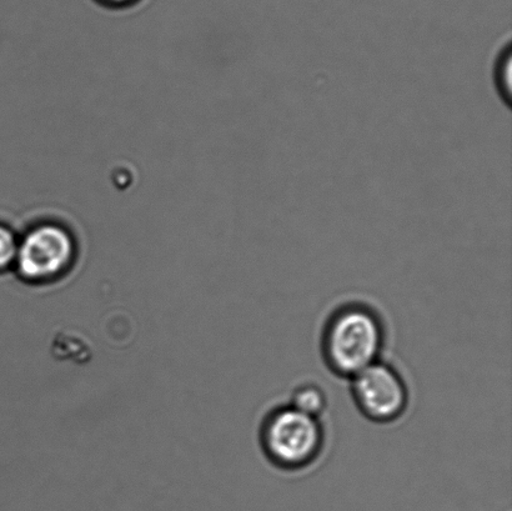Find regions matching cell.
<instances>
[{
  "instance_id": "1",
  "label": "cell",
  "mask_w": 512,
  "mask_h": 511,
  "mask_svg": "<svg viewBox=\"0 0 512 511\" xmlns=\"http://www.w3.org/2000/svg\"><path fill=\"white\" fill-rule=\"evenodd\" d=\"M385 339L383 319L371 305L341 304L329 315L321 330V357L336 377L351 379L379 362Z\"/></svg>"
},
{
  "instance_id": "2",
  "label": "cell",
  "mask_w": 512,
  "mask_h": 511,
  "mask_svg": "<svg viewBox=\"0 0 512 511\" xmlns=\"http://www.w3.org/2000/svg\"><path fill=\"white\" fill-rule=\"evenodd\" d=\"M259 444L273 467L284 472H299L320 458L325 430L320 419L309 417L291 405H280L261 420Z\"/></svg>"
},
{
  "instance_id": "3",
  "label": "cell",
  "mask_w": 512,
  "mask_h": 511,
  "mask_svg": "<svg viewBox=\"0 0 512 511\" xmlns=\"http://www.w3.org/2000/svg\"><path fill=\"white\" fill-rule=\"evenodd\" d=\"M77 255V242L68 228L54 222L39 223L19 239L13 270L23 283L44 287L67 277Z\"/></svg>"
},
{
  "instance_id": "4",
  "label": "cell",
  "mask_w": 512,
  "mask_h": 511,
  "mask_svg": "<svg viewBox=\"0 0 512 511\" xmlns=\"http://www.w3.org/2000/svg\"><path fill=\"white\" fill-rule=\"evenodd\" d=\"M350 382L355 407L370 422L394 423L409 407V389L404 378L381 360L356 374Z\"/></svg>"
},
{
  "instance_id": "5",
  "label": "cell",
  "mask_w": 512,
  "mask_h": 511,
  "mask_svg": "<svg viewBox=\"0 0 512 511\" xmlns=\"http://www.w3.org/2000/svg\"><path fill=\"white\" fill-rule=\"evenodd\" d=\"M289 405L309 417L319 419L328 407V398L319 385L308 383L294 390Z\"/></svg>"
},
{
  "instance_id": "6",
  "label": "cell",
  "mask_w": 512,
  "mask_h": 511,
  "mask_svg": "<svg viewBox=\"0 0 512 511\" xmlns=\"http://www.w3.org/2000/svg\"><path fill=\"white\" fill-rule=\"evenodd\" d=\"M511 52L510 45H508V47L501 50L495 64L496 89H498L500 97L509 105L511 100Z\"/></svg>"
},
{
  "instance_id": "7",
  "label": "cell",
  "mask_w": 512,
  "mask_h": 511,
  "mask_svg": "<svg viewBox=\"0 0 512 511\" xmlns=\"http://www.w3.org/2000/svg\"><path fill=\"white\" fill-rule=\"evenodd\" d=\"M19 239L12 229L0 224V274L14 269Z\"/></svg>"
},
{
  "instance_id": "8",
  "label": "cell",
  "mask_w": 512,
  "mask_h": 511,
  "mask_svg": "<svg viewBox=\"0 0 512 511\" xmlns=\"http://www.w3.org/2000/svg\"><path fill=\"white\" fill-rule=\"evenodd\" d=\"M110 2L123 3V2H127V0H110Z\"/></svg>"
}]
</instances>
